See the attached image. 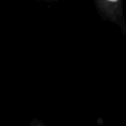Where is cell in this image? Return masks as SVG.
Returning <instances> with one entry per match:
<instances>
[{
    "label": "cell",
    "mask_w": 126,
    "mask_h": 126,
    "mask_svg": "<svg viewBox=\"0 0 126 126\" xmlns=\"http://www.w3.org/2000/svg\"><path fill=\"white\" fill-rule=\"evenodd\" d=\"M95 10L98 16L104 20L116 25L122 34H126V20L124 15L123 0H94Z\"/></svg>",
    "instance_id": "6da1fadb"
},
{
    "label": "cell",
    "mask_w": 126,
    "mask_h": 126,
    "mask_svg": "<svg viewBox=\"0 0 126 126\" xmlns=\"http://www.w3.org/2000/svg\"><path fill=\"white\" fill-rule=\"evenodd\" d=\"M29 126H47L43 121H41L39 118H32L30 123Z\"/></svg>",
    "instance_id": "7a4b0ae2"
}]
</instances>
